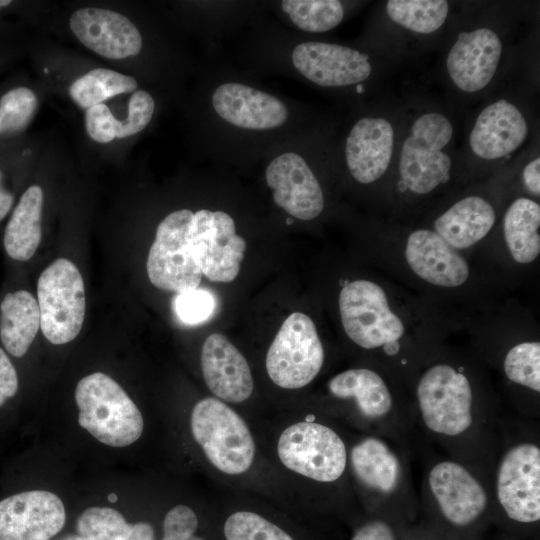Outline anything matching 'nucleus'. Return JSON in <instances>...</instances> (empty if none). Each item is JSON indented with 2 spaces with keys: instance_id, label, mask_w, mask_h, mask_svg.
Here are the masks:
<instances>
[{
  "instance_id": "nucleus-7",
  "label": "nucleus",
  "mask_w": 540,
  "mask_h": 540,
  "mask_svg": "<svg viewBox=\"0 0 540 540\" xmlns=\"http://www.w3.org/2000/svg\"><path fill=\"white\" fill-rule=\"evenodd\" d=\"M339 311L347 336L364 349L384 347L397 351L404 325L391 310L385 291L368 280L345 285L339 295Z\"/></svg>"
},
{
  "instance_id": "nucleus-29",
  "label": "nucleus",
  "mask_w": 540,
  "mask_h": 540,
  "mask_svg": "<svg viewBox=\"0 0 540 540\" xmlns=\"http://www.w3.org/2000/svg\"><path fill=\"white\" fill-rule=\"evenodd\" d=\"M137 87L136 79L130 75L95 68L71 84L69 95L80 108L88 109L120 94L135 92Z\"/></svg>"
},
{
  "instance_id": "nucleus-28",
  "label": "nucleus",
  "mask_w": 540,
  "mask_h": 540,
  "mask_svg": "<svg viewBox=\"0 0 540 540\" xmlns=\"http://www.w3.org/2000/svg\"><path fill=\"white\" fill-rule=\"evenodd\" d=\"M540 206L530 198L515 199L503 217L506 245L513 259L521 264L534 261L540 253Z\"/></svg>"
},
{
  "instance_id": "nucleus-14",
  "label": "nucleus",
  "mask_w": 540,
  "mask_h": 540,
  "mask_svg": "<svg viewBox=\"0 0 540 540\" xmlns=\"http://www.w3.org/2000/svg\"><path fill=\"white\" fill-rule=\"evenodd\" d=\"M294 67L322 87H342L365 81L372 66L368 55L339 44L304 42L292 52Z\"/></svg>"
},
{
  "instance_id": "nucleus-40",
  "label": "nucleus",
  "mask_w": 540,
  "mask_h": 540,
  "mask_svg": "<svg viewBox=\"0 0 540 540\" xmlns=\"http://www.w3.org/2000/svg\"><path fill=\"white\" fill-rule=\"evenodd\" d=\"M351 540H401V536L392 520L382 517L364 523Z\"/></svg>"
},
{
  "instance_id": "nucleus-45",
  "label": "nucleus",
  "mask_w": 540,
  "mask_h": 540,
  "mask_svg": "<svg viewBox=\"0 0 540 540\" xmlns=\"http://www.w3.org/2000/svg\"><path fill=\"white\" fill-rule=\"evenodd\" d=\"M401 540H456L454 539L452 536H450L449 534L443 532V534L440 536H437V535H432V536H424V537H420V538H401Z\"/></svg>"
},
{
  "instance_id": "nucleus-20",
  "label": "nucleus",
  "mask_w": 540,
  "mask_h": 540,
  "mask_svg": "<svg viewBox=\"0 0 540 540\" xmlns=\"http://www.w3.org/2000/svg\"><path fill=\"white\" fill-rule=\"evenodd\" d=\"M200 360L205 383L218 398L240 403L251 396L254 383L250 367L224 335L213 333L205 339Z\"/></svg>"
},
{
  "instance_id": "nucleus-34",
  "label": "nucleus",
  "mask_w": 540,
  "mask_h": 540,
  "mask_svg": "<svg viewBox=\"0 0 540 540\" xmlns=\"http://www.w3.org/2000/svg\"><path fill=\"white\" fill-rule=\"evenodd\" d=\"M38 108L36 94L27 87H16L0 99V135L23 131Z\"/></svg>"
},
{
  "instance_id": "nucleus-46",
  "label": "nucleus",
  "mask_w": 540,
  "mask_h": 540,
  "mask_svg": "<svg viewBox=\"0 0 540 540\" xmlns=\"http://www.w3.org/2000/svg\"><path fill=\"white\" fill-rule=\"evenodd\" d=\"M59 540H81L79 536L77 535H68V536H65Z\"/></svg>"
},
{
  "instance_id": "nucleus-23",
  "label": "nucleus",
  "mask_w": 540,
  "mask_h": 540,
  "mask_svg": "<svg viewBox=\"0 0 540 540\" xmlns=\"http://www.w3.org/2000/svg\"><path fill=\"white\" fill-rule=\"evenodd\" d=\"M352 470L368 490L389 498L400 491L404 471L401 460L391 446L378 437H366L351 450Z\"/></svg>"
},
{
  "instance_id": "nucleus-5",
  "label": "nucleus",
  "mask_w": 540,
  "mask_h": 540,
  "mask_svg": "<svg viewBox=\"0 0 540 540\" xmlns=\"http://www.w3.org/2000/svg\"><path fill=\"white\" fill-rule=\"evenodd\" d=\"M191 431L218 470L238 475L253 463L255 443L245 421L222 401L207 397L191 413Z\"/></svg>"
},
{
  "instance_id": "nucleus-22",
  "label": "nucleus",
  "mask_w": 540,
  "mask_h": 540,
  "mask_svg": "<svg viewBox=\"0 0 540 540\" xmlns=\"http://www.w3.org/2000/svg\"><path fill=\"white\" fill-rule=\"evenodd\" d=\"M405 257L417 276L436 286H460L470 274L464 257L434 230L412 232L406 242Z\"/></svg>"
},
{
  "instance_id": "nucleus-17",
  "label": "nucleus",
  "mask_w": 540,
  "mask_h": 540,
  "mask_svg": "<svg viewBox=\"0 0 540 540\" xmlns=\"http://www.w3.org/2000/svg\"><path fill=\"white\" fill-rule=\"evenodd\" d=\"M502 52V41L490 28L459 33L446 58L451 81L466 93L483 90L494 78Z\"/></svg>"
},
{
  "instance_id": "nucleus-9",
  "label": "nucleus",
  "mask_w": 540,
  "mask_h": 540,
  "mask_svg": "<svg viewBox=\"0 0 540 540\" xmlns=\"http://www.w3.org/2000/svg\"><path fill=\"white\" fill-rule=\"evenodd\" d=\"M194 213L180 209L168 214L158 225L146 268L157 288L178 294L198 288L202 273L190 246Z\"/></svg>"
},
{
  "instance_id": "nucleus-41",
  "label": "nucleus",
  "mask_w": 540,
  "mask_h": 540,
  "mask_svg": "<svg viewBox=\"0 0 540 540\" xmlns=\"http://www.w3.org/2000/svg\"><path fill=\"white\" fill-rule=\"evenodd\" d=\"M18 391V376L10 359L0 348V407Z\"/></svg>"
},
{
  "instance_id": "nucleus-11",
  "label": "nucleus",
  "mask_w": 540,
  "mask_h": 540,
  "mask_svg": "<svg viewBox=\"0 0 540 540\" xmlns=\"http://www.w3.org/2000/svg\"><path fill=\"white\" fill-rule=\"evenodd\" d=\"M285 467L318 482H333L344 473L347 451L342 438L330 427L313 421L286 428L277 444Z\"/></svg>"
},
{
  "instance_id": "nucleus-38",
  "label": "nucleus",
  "mask_w": 540,
  "mask_h": 540,
  "mask_svg": "<svg viewBox=\"0 0 540 540\" xmlns=\"http://www.w3.org/2000/svg\"><path fill=\"white\" fill-rule=\"evenodd\" d=\"M84 120L86 132L93 141L106 144L117 138L119 120L106 104L86 109Z\"/></svg>"
},
{
  "instance_id": "nucleus-33",
  "label": "nucleus",
  "mask_w": 540,
  "mask_h": 540,
  "mask_svg": "<svg viewBox=\"0 0 540 540\" xmlns=\"http://www.w3.org/2000/svg\"><path fill=\"white\" fill-rule=\"evenodd\" d=\"M503 367L511 382L540 392L539 342H522L512 347L504 358Z\"/></svg>"
},
{
  "instance_id": "nucleus-12",
  "label": "nucleus",
  "mask_w": 540,
  "mask_h": 540,
  "mask_svg": "<svg viewBox=\"0 0 540 540\" xmlns=\"http://www.w3.org/2000/svg\"><path fill=\"white\" fill-rule=\"evenodd\" d=\"M190 246L202 275L210 281L228 283L238 276L246 241L236 234L234 220L226 212L194 213Z\"/></svg>"
},
{
  "instance_id": "nucleus-35",
  "label": "nucleus",
  "mask_w": 540,
  "mask_h": 540,
  "mask_svg": "<svg viewBox=\"0 0 540 540\" xmlns=\"http://www.w3.org/2000/svg\"><path fill=\"white\" fill-rule=\"evenodd\" d=\"M224 535L226 540H293L280 527L249 511L230 515L224 524Z\"/></svg>"
},
{
  "instance_id": "nucleus-47",
  "label": "nucleus",
  "mask_w": 540,
  "mask_h": 540,
  "mask_svg": "<svg viewBox=\"0 0 540 540\" xmlns=\"http://www.w3.org/2000/svg\"><path fill=\"white\" fill-rule=\"evenodd\" d=\"M108 499L109 501L111 502H115L117 500V496L114 494V493H111L109 496H108Z\"/></svg>"
},
{
  "instance_id": "nucleus-19",
  "label": "nucleus",
  "mask_w": 540,
  "mask_h": 540,
  "mask_svg": "<svg viewBox=\"0 0 540 540\" xmlns=\"http://www.w3.org/2000/svg\"><path fill=\"white\" fill-rule=\"evenodd\" d=\"M395 131L384 117L367 116L351 128L345 158L352 177L362 184L380 179L388 170L394 152Z\"/></svg>"
},
{
  "instance_id": "nucleus-30",
  "label": "nucleus",
  "mask_w": 540,
  "mask_h": 540,
  "mask_svg": "<svg viewBox=\"0 0 540 540\" xmlns=\"http://www.w3.org/2000/svg\"><path fill=\"white\" fill-rule=\"evenodd\" d=\"M385 7L394 23L419 34L439 30L449 13V3L445 0H389Z\"/></svg>"
},
{
  "instance_id": "nucleus-42",
  "label": "nucleus",
  "mask_w": 540,
  "mask_h": 540,
  "mask_svg": "<svg viewBox=\"0 0 540 540\" xmlns=\"http://www.w3.org/2000/svg\"><path fill=\"white\" fill-rule=\"evenodd\" d=\"M522 179L527 190L535 195H540V158H534L528 162L522 172Z\"/></svg>"
},
{
  "instance_id": "nucleus-2",
  "label": "nucleus",
  "mask_w": 540,
  "mask_h": 540,
  "mask_svg": "<svg viewBox=\"0 0 540 540\" xmlns=\"http://www.w3.org/2000/svg\"><path fill=\"white\" fill-rule=\"evenodd\" d=\"M453 135L452 122L440 112H425L413 121L402 142L398 163L406 189L425 195L449 178L452 160L446 149Z\"/></svg>"
},
{
  "instance_id": "nucleus-3",
  "label": "nucleus",
  "mask_w": 540,
  "mask_h": 540,
  "mask_svg": "<svg viewBox=\"0 0 540 540\" xmlns=\"http://www.w3.org/2000/svg\"><path fill=\"white\" fill-rule=\"evenodd\" d=\"M427 484L440 528L454 539L471 538L488 516L489 497L481 481L464 465L442 460L429 470Z\"/></svg>"
},
{
  "instance_id": "nucleus-25",
  "label": "nucleus",
  "mask_w": 540,
  "mask_h": 540,
  "mask_svg": "<svg viewBox=\"0 0 540 540\" xmlns=\"http://www.w3.org/2000/svg\"><path fill=\"white\" fill-rule=\"evenodd\" d=\"M328 388L336 398L352 399L360 413L370 420H383L393 409V397L387 384L370 369L343 371L329 381Z\"/></svg>"
},
{
  "instance_id": "nucleus-32",
  "label": "nucleus",
  "mask_w": 540,
  "mask_h": 540,
  "mask_svg": "<svg viewBox=\"0 0 540 540\" xmlns=\"http://www.w3.org/2000/svg\"><path fill=\"white\" fill-rule=\"evenodd\" d=\"M130 525L118 510L93 506L80 514L76 529L81 540H126Z\"/></svg>"
},
{
  "instance_id": "nucleus-27",
  "label": "nucleus",
  "mask_w": 540,
  "mask_h": 540,
  "mask_svg": "<svg viewBox=\"0 0 540 540\" xmlns=\"http://www.w3.org/2000/svg\"><path fill=\"white\" fill-rule=\"evenodd\" d=\"M40 328L37 300L26 290L8 293L0 304V338L14 357L24 356Z\"/></svg>"
},
{
  "instance_id": "nucleus-1",
  "label": "nucleus",
  "mask_w": 540,
  "mask_h": 540,
  "mask_svg": "<svg viewBox=\"0 0 540 540\" xmlns=\"http://www.w3.org/2000/svg\"><path fill=\"white\" fill-rule=\"evenodd\" d=\"M78 423L101 443L126 447L142 435L144 421L136 404L110 376L95 372L75 389Z\"/></svg>"
},
{
  "instance_id": "nucleus-44",
  "label": "nucleus",
  "mask_w": 540,
  "mask_h": 540,
  "mask_svg": "<svg viewBox=\"0 0 540 540\" xmlns=\"http://www.w3.org/2000/svg\"><path fill=\"white\" fill-rule=\"evenodd\" d=\"M13 202V194L3 186V174L0 170V221L9 213Z\"/></svg>"
},
{
  "instance_id": "nucleus-6",
  "label": "nucleus",
  "mask_w": 540,
  "mask_h": 540,
  "mask_svg": "<svg viewBox=\"0 0 540 540\" xmlns=\"http://www.w3.org/2000/svg\"><path fill=\"white\" fill-rule=\"evenodd\" d=\"M40 328L52 344L62 345L75 339L85 317V288L77 266L58 258L40 274L37 283Z\"/></svg>"
},
{
  "instance_id": "nucleus-15",
  "label": "nucleus",
  "mask_w": 540,
  "mask_h": 540,
  "mask_svg": "<svg viewBox=\"0 0 540 540\" xmlns=\"http://www.w3.org/2000/svg\"><path fill=\"white\" fill-rule=\"evenodd\" d=\"M69 26L76 38L96 54L120 60L140 53L142 36L133 22L109 9L87 7L72 13Z\"/></svg>"
},
{
  "instance_id": "nucleus-4",
  "label": "nucleus",
  "mask_w": 540,
  "mask_h": 540,
  "mask_svg": "<svg viewBox=\"0 0 540 540\" xmlns=\"http://www.w3.org/2000/svg\"><path fill=\"white\" fill-rule=\"evenodd\" d=\"M416 396L421 420L433 434L459 438L474 426L473 390L455 367L439 363L428 368L418 381Z\"/></svg>"
},
{
  "instance_id": "nucleus-36",
  "label": "nucleus",
  "mask_w": 540,
  "mask_h": 540,
  "mask_svg": "<svg viewBox=\"0 0 540 540\" xmlns=\"http://www.w3.org/2000/svg\"><path fill=\"white\" fill-rule=\"evenodd\" d=\"M155 110V101L145 90H136L129 102L128 113L124 120H119L117 138L122 139L141 132L151 121Z\"/></svg>"
},
{
  "instance_id": "nucleus-24",
  "label": "nucleus",
  "mask_w": 540,
  "mask_h": 540,
  "mask_svg": "<svg viewBox=\"0 0 540 540\" xmlns=\"http://www.w3.org/2000/svg\"><path fill=\"white\" fill-rule=\"evenodd\" d=\"M496 220L493 206L480 196H468L454 203L434 221V231L456 250L482 240Z\"/></svg>"
},
{
  "instance_id": "nucleus-37",
  "label": "nucleus",
  "mask_w": 540,
  "mask_h": 540,
  "mask_svg": "<svg viewBox=\"0 0 540 540\" xmlns=\"http://www.w3.org/2000/svg\"><path fill=\"white\" fill-rule=\"evenodd\" d=\"M214 308L213 295L198 288L178 294L175 300L176 313L187 324L205 321L213 314Z\"/></svg>"
},
{
  "instance_id": "nucleus-18",
  "label": "nucleus",
  "mask_w": 540,
  "mask_h": 540,
  "mask_svg": "<svg viewBox=\"0 0 540 540\" xmlns=\"http://www.w3.org/2000/svg\"><path fill=\"white\" fill-rule=\"evenodd\" d=\"M529 133L527 120L521 110L506 99L484 107L469 133V148L482 160L504 158L519 149Z\"/></svg>"
},
{
  "instance_id": "nucleus-39",
  "label": "nucleus",
  "mask_w": 540,
  "mask_h": 540,
  "mask_svg": "<svg viewBox=\"0 0 540 540\" xmlns=\"http://www.w3.org/2000/svg\"><path fill=\"white\" fill-rule=\"evenodd\" d=\"M197 527L195 512L186 505H177L164 518L162 540H203L194 535Z\"/></svg>"
},
{
  "instance_id": "nucleus-13",
  "label": "nucleus",
  "mask_w": 540,
  "mask_h": 540,
  "mask_svg": "<svg viewBox=\"0 0 540 540\" xmlns=\"http://www.w3.org/2000/svg\"><path fill=\"white\" fill-rule=\"evenodd\" d=\"M62 500L45 490H31L0 501V540H50L65 524Z\"/></svg>"
},
{
  "instance_id": "nucleus-26",
  "label": "nucleus",
  "mask_w": 540,
  "mask_h": 540,
  "mask_svg": "<svg viewBox=\"0 0 540 540\" xmlns=\"http://www.w3.org/2000/svg\"><path fill=\"white\" fill-rule=\"evenodd\" d=\"M43 191L32 185L22 194L6 225L3 243L7 254L17 261H28L42 237Z\"/></svg>"
},
{
  "instance_id": "nucleus-43",
  "label": "nucleus",
  "mask_w": 540,
  "mask_h": 540,
  "mask_svg": "<svg viewBox=\"0 0 540 540\" xmlns=\"http://www.w3.org/2000/svg\"><path fill=\"white\" fill-rule=\"evenodd\" d=\"M126 540H155L154 529L147 522L131 524Z\"/></svg>"
},
{
  "instance_id": "nucleus-21",
  "label": "nucleus",
  "mask_w": 540,
  "mask_h": 540,
  "mask_svg": "<svg viewBox=\"0 0 540 540\" xmlns=\"http://www.w3.org/2000/svg\"><path fill=\"white\" fill-rule=\"evenodd\" d=\"M212 104L222 119L244 129H273L288 118V109L278 98L240 83L218 86Z\"/></svg>"
},
{
  "instance_id": "nucleus-10",
  "label": "nucleus",
  "mask_w": 540,
  "mask_h": 540,
  "mask_svg": "<svg viewBox=\"0 0 540 540\" xmlns=\"http://www.w3.org/2000/svg\"><path fill=\"white\" fill-rule=\"evenodd\" d=\"M324 349L312 319L294 312L282 323L266 356V370L279 387L298 389L320 372Z\"/></svg>"
},
{
  "instance_id": "nucleus-8",
  "label": "nucleus",
  "mask_w": 540,
  "mask_h": 540,
  "mask_svg": "<svg viewBox=\"0 0 540 540\" xmlns=\"http://www.w3.org/2000/svg\"><path fill=\"white\" fill-rule=\"evenodd\" d=\"M496 499L505 519L523 531L540 521V448L522 441L502 455L495 479Z\"/></svg>"
},
{
  "instance_id": "nucleus-31",
  "label": "nucleus",
  "mask_w": 540,
  "mask_h": 540,
  "mask_svg": "<svg viewBox=\"0 0 540 540\" xmlns=\"http://www.w3.org/2000/svg\"><path fill=\"white\" fill-rule=\"evenodd\" d=\"M281 6L291 21L307 32H326L344 18V8L338 0H284Z\"/></svg>"
},
{
  "instance_id": "nucleus-16",
  "label": "nucleus",
  "mask_w": 540,
  "mask_h": 540,
  "mask_svg": "<svg viewBox=\"0 0 540 540\" xmlns=\"http://www.w3.org/2000/svg\"><path fill=\"white\" fill-rule=\"evenodd\" d=\"M266 182L274 202L291 216L308 221L321 214V186L302 156L287 152L274 158L266 169Z\"/></svg>"
}]
</instances>
